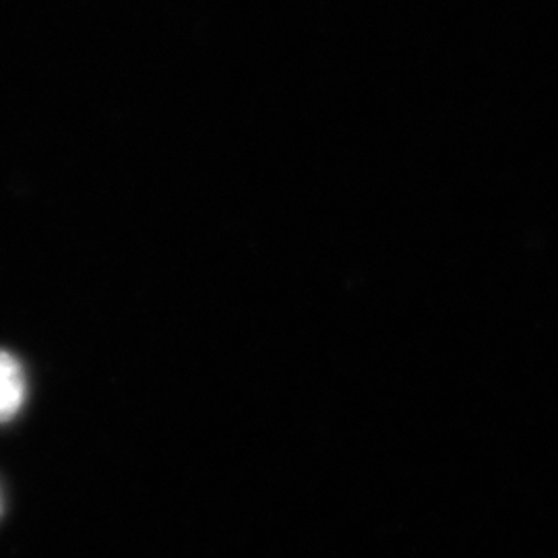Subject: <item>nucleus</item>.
<instances>
[{
	"mask_svg": "<svg viewBox=\"0 0 558 558\" xmlns=\"http://www.w3.org/2000/svg\"><path fill=\"white\" fill-rule=\"evenodd\" d=\"M27 398V383L20 360L0 350V424L15 418Z\"/></svg>",
	"mask_w": 558,
	"mask_h": 558,
	"instance_id": "1",
	"label": "nucleus"
},
{
	"mask_svg": "<svg viewBox=\"0 0 558 558\" xmlns=\"http://www.w3.org/2000/svg\"><path fill=\"white\" fill-rule=\"evenodd\" d=\"M0 513H2V499H0Z\"/></svg>",
	"mask_w": 558,
	"mask_h": 558,
	"instance_id": "2",
	"label": "nucleus"
}]
</instances>
